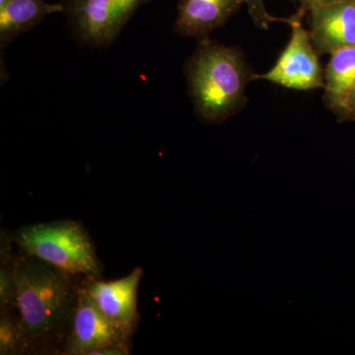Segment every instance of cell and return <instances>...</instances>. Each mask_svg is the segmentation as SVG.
Wrapping results in <instances>:
<instances>
[{"mask_svg":"<svg viewBox=\"0 0 355 355\" xmlns=\"http://www.w3.org/2000/svg\"><path fill=\"white\" fill-rule=\"evenodd\" d=\"M306 11L299 8L297 12L288 17L287 24L291 28L288 44L272 69L263 74H254L258 79L270 81L293 90L308 91L324 89V69L320 62L309 30L303 27Z\"/></svg>","mask_w":355,"mask_h":355,"instance_id":"5","label":"cell"},{"mask_svg":"<svg viewBox=\"0 0 355 355\" xmlns=\"http://www.w3.org/2000/svg\"><path fill=\"white\" fill-rule=\"evenodd\" d=\"M184 69L193 110L203 123H222L246 106V88L256 73L240 49L202 40Z\"/></svg>","mask_w":355,"mask_h":355,"instance_id":"1","label":"cell"},{"mask_svg":"<svg viewBox=\"0 0 355 355\" xmlns=\"http://www.w3.org/2000/svg\"><path fill=\"white\" fill-rule=\"evenodd\" d=\"M151 0H62L70 34L76 43L107 49L119 38L140 7Z\"/></svg>","mask_w":355,"mask_h":355,"instance_id":"4","label":"cell"},{"mask_svg":"<svg viewBox=\"0 0 355 355\" xmlns=\"http://www.w3.org/2000/svg\"><path fill=\"white\" fill-rule=\"evenodd\" d=\"M289 1L298 2L300 4L299 8H302L307 14L308 11L313 7L331 3V2L338 1V0H289Z\"/></svg>","mask_w":355,"mask_h":355,"instance_id":"17","label":"cell"},{"mask_svg":"<svg viewBox=\"0 0 355 355\" xmlns=\"http://www.w3.org/2000/svg\"><path fill=\"white\" fill-rule=\"evenodd\" d=\"M16 310L30 342H51L71 326L79 289L67 275L26 256L14 260Z\"/></svg>","mask_w":355,"mask_h":355,"instance_id":"2","label":"cell"},{"mask_svg":"<svg viewBox=\"0 0 355 355\" xmlns=\"http://www.w3.org/2000/svg\"><path fill=\"white\" fill-rule=\"evenodd\" d=\"M0 260L1 266L12 265L14 263L12 256V246H11V239L8 237L6 232H1L0 238Z\"/></svg>","mask_w":355,"mask_h":355,"instance_id":"15","label":"cell"},{"mask_svg":"<svg viewBox=\"0 0 355 355\" xmlns=\"http://www.w3.org/2000/svg\"><path fill=\"white\" fill-rule=\"evenodd\" d=\"M0 307L1 313L16 309V282L12 265L0 268Z\"/></svg>","mask_w":355,"mask_h":355,"instance_id":"13","label":"cell"},{"mask_svg":"<svg viewBox=\"0 0 355 355\" xmlns=\"http://www.w3.org/2000/svg\"><path fill=\"white\" fill-rule=\"evenodd\" d=\"M244 0H179L174 30L184 38L198 41L223 27L241 8Z\"/></svg>","mask_w":355,"mask_h":355,"instance_id":"9","label":"cell"},{"mask_svg":"<svg viewBox=\"0 0 355 355\" xmlns=\"http://www.w3.org/2000/svg\"><path fill=\"white\" fill-rule=\"evenodd\" d=\"M144 275L141 268H135L125 277L110 282L92 279L86 286L96 307L130 340L139 321L137 293Z\"/></svg>","mask_w":355,"mask_h":355,"instance_id":"6","label":"cell"},{"mask_svg":"<svg viewBox=\"0 0 355 355\" xmlns=\"http://www.w3.org/2000/svg\"><path fill=\"white\" fill-rule=\"evenodd\" d=\"M128 340L96 307L86 286L79 289L69 335L62 354L91 355L102 347L127 345Z\"/></svg>","mask_w":355,"mask_h":355,"instance_id":"7","label":"cell"},{"mask_svg":"<svg viewBox=\"0 0 355 355\" xmlns=\"http://www.w3.org/2000/svg\"><path fill=\"white\" fill-rule=\"evenodd\" d=\"M313 46L320 57L355 46V0H338L307 12Z\"/></svg>","mask_w":355,"mask_h":355,"instance_id":"8","label":"cell"},{"mask_svg":"<svg viewBox=\"0 0 355 355\" xmlns=\"http://www.w3.org/2000/svg\"><path fill=\"white\" fill-rule=\"evenodd\" d=\"M31 345L19 318L11 313H1L0 316V354H22Z\"/></svg>","mask_w":355,"mask_h":355,"instance_id":"12","label":"cell"},{"mask_svg":"<svg viewBox=\"0 0 355 355\" xmlns=\"http://www.w3.org/2000/svg\"><path fill=\"white\" fill-rule=\"evenodd\" d=\"M244 1L254 24L260 29H268L270 23L272 22H288V17L279 18L270 15L266 11L263 0H244Z\"/></svg>","mask_w":355,"mask_h":355,"instance_id":"14","label":"cell"},{"mask_svg":"<svg viewBox=\"0 0 355 355\" xmlns=\"http://www.w3.org/2000/svg\"><path fill=\"white\" fill-rule=\"evenodd\" d=\"M355 121V83L350 90L345 104V116L343 121Z\"/></svg>","mask_w":355,"mask_h":355,"instance_id":"16","label":"cell"},{"mask_svg":"<svg viewBox=\"0 0 355 355\" xmlns=\"http://www.w3.org/2000/svg\"><path fill=\"white\" fill-rule=\"evenodd\" d=\"M64 12L62 2L50 4L46 0H0V50L24 33L41 24L48 16Z\"/></svg>","mask_w":355,"mask_h":355,"instance_id":"10","label":"cell"},{"mask_svg":"<svg viewBox=\"0 0 355 355\" xmlns=\"http://www.w3.org/2000/svg\"><path fill=\"white\" fill-rule=\"evenodd\" d=\"M14 241L25 254L55 266L67 275L97 279L101 265L87 231L79 222L62 220L20 228Z\"/></svg>","mask_w":355,"mask_h":355,"instance_id":"3","label":"cell"},{"mask_svg":"<svg viewBox=\"0 0 355 355\" xmlns=\"http://www.w3.org/2000/svg\"><path fill=\"white\" fill-rule=\"evenodd\" d=\"M330 55L324 69L323 99L327 108L343 121L347 97L355 83V46L340 49Z\"/></svg>","mask_w":355,"mask_h":355,"instance_id":"11","label":"cell"}]
</instances>
